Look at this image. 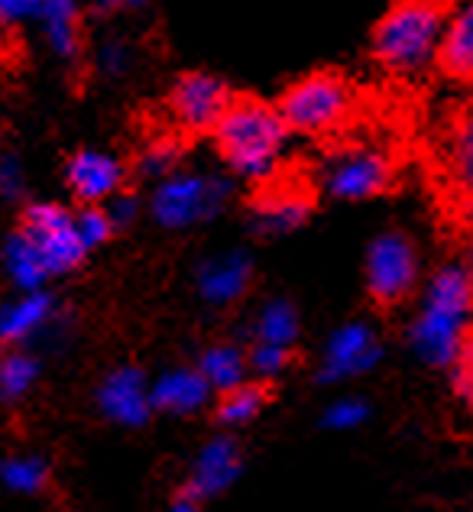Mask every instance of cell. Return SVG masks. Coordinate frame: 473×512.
Returning a JSON list of instances; mask_svg holds the SVG:
<instances>
[{"instance_id":"obj_1","label":"cell","mask_w":473,"mask_h":512,"mask_svg":"<svg viewBox=\"0 0 473 512\" xmlns=\"http://www.w3.org/2000/svg\"><path fill=\"white\" fill-rule=\"evenodd\" d=\"M211 137L227 172L243 182H266L286 156L292 130L276 104L253 94H234Z\"/></svg>"},{"instance_id":"obj_2","label":"cell","mask_w":473,"mask_h":512,"mask_svg":"<svg viewBox=\"0 0 473 512\" xmlns=\"http://www.w3.org/2000/svg\"><path fill=\"white\" fill-rule=\"evenodd\" d=\"M473 325V289L464 263H441L428 276L418 312L409 321V344L418 360L435 370H451Z\"/></svg>"},{"instance_id":"obj_3","label":"cell","mask_w":473,"mask_h":512,"mask_svg":"<svg viewBox=\"0 0 473 512\" xmlns=\"http://www.w3.org/2000/svg\"><path fill=\"white\" fill-rule=\"evenodd\" d=\"M454 0H396L376 23L370 56L396 75H422L435 65L444 20Z\"/></svg>"},{"instance_id":"obj_4","label":"cell","mask_w":473,"mask_h":512,"mask_svg":"<svg viewBox=\"0 0 473 512\" xmlns=\"http://www.w3.org/2000/svg\"><path fill=\"white\" fill-rule=\"evenodd\" d=\"M234 198V182L221 172L179 166L169 175L153 182V195L146 201V211L156 227L169 234H188L195 227H205L221 218L224 208Z\"/></svg>"},{"instance_id":"obj_5","label":"cell","mask_w":473,"mask_h":512,"mask_svg":"<svg viewBox=\"0 0 473 512\" xmlns=\"http://www.w3.org/2000/svg\"><path fill=\"white\" fill-rule=\"evenodd\" d=\"M276 107L292 133L328 137L354 114V88L337 72H312L282 91Z\"/></svg>"},{"instance_id":"obj_6","label":"cell","mask_w":473,"mask_h":512,"mask_svg":"<svg viewBox=\"0 0 473 512\" xmlns=\"http://www.w3.org/2000/svg\"><path fill=\"white\" fill-rule=\"evenodd\" d=\"M363 282L376 308L393 312L402 308L422 286V256L409 234L383 231L370 240L367 263H363Z\"/></svg>"},{"instance_id":"obj_7","label":"cell","mask_w":473,"mask_h":512,"mask_svg":"<svg viewBox=\"0 0 473 512\" xmlns=\"http://www.w3.org/2000/svg\"><path fill=\"white\" fill-rule=\"evenodd\" d=\"M17 227L33 240L52 279L69 276L85 266L88 247L78 237L72 208L59 205V201H26V205H20Z\"/></svg>"},{"instance_id":"obj_8","label":"cell","mask_w":473,"mask_h":512,"mask_svg":"<svg viewBox=\"0 0 473 512\" xmlns=\"http://www.w3.org/2000/svg\"><path fill=\"white\" fill-rule=\"evenodd\" d=\"M396 182V166L376 146H347L321 169V192L337 201H367Z\"/></svg>"},{"instance_id":"obj_9","label":"cell","mask_w":473,"mask_h":512,"mask_svg":"<svg viewBox=\"0 0 473 512\" xmlns=\"http://www.w3.org/2000/svg\"><path fill=\"white\" fill-rule=\"evenodd\" d=\"M234 91L227 88L224 78L211 72H185L172 82L166 94V107L172 120L185 133H211L214 124L231 104Z\"/></svg>"},{"instance_id":"obj_10","label":"cell","mask_w":473,"mask_h":512,"mask_svg":"<svg viewBox=\"0 0 473 512\" xmlns=\"http://www.w3.org/2000/svg\"><path fill=\"white\" fill-rule=\"evenodd\" d=\"M380 360H383V344L376 328L370 321H347L324 344L315 380L321 386L354 380V376L370 373Z\"/></svg>"},{"instance_id":"obj_11","label":"cell","mask_w":473,"mask_h":512,"mask_svg":"<svg viewBox=\"0 0 473 512\" xmlns=\"http://www.w3.org/2000/svg\"><path fill=\"white\" fill-rule=\"evenodd\" d=\"M127 166L124 159L111 150H98V146H85L75 150L62 166V185L78 205H104L114 198L120 188H127Z\"/></svg>"},{"instance_id":"obj_12","label":"cell","mask_w":473,"mask_h":512,"mask_svg":"<svg viewBox=\"0 0 473 512\" xmlns=\"http://www.w3.org/2000/svg\"><path fill=\"white\" fill-rule=\"evenodd\" d=\"M62 328V305L56 295L46 289L13 292L0 302V344L4 347H26L46 334Z\"/></svg>"},{"instance_id":"obj_13","label":"cell","mask_w":473,"mask_h":512,"mask_svg":"<svg viewBox=\"0 0 473 512\" xmlns=\"http://www.w3.org/2000/svg\"><path fill=\"white\" fill-rule=\"evenodd\" d=\"M253 273H256L253 256L243 247H234V250L201 256L195 263L192 282H195L198 299L208 308H218L221 312V308H234L243 295L250 292Z\"/></svg>"},{"instance_id":"obj_14","label":"cell","mask_w":473,"mask_h":512,"mask_svg":"<svg viewBox=\"0 0 473 512\" xmlns=\"http://www.w3.org/2000/svg\"><path fill=\"white\" fill-rule=\"evenodd\" d=\"M94 402H98V412L107 422L124 428H143L153 419L150 380L133 363H124V367H114L107 373L94 389Z\"/></svg>"},{"instance_id":"obj_15","label":"cell","mask_w":473,"mask_h":512,"mask_svg":"<svg viewBox=\"0 0 473 512\" xmlns=\"http://www.w3.org/2000/svg\"><path fill=\"white\" fill-rule=\"evenodd\" d=\"M243 474V451L234 435H218L211 438L205 448L198 451L192 474L185 480V496H192L195 503L214 500L224 490H231Z\"/></svg>"},{"instance_id":"obj_16","label":"cell","mask_w":473,"mask_h":512,"mask_svg":"<svg viewBox=\"0 0 473 512\" xmlns=\"http://www.w3.org/2000/svg\"><path fill=\"white\" fill-rule=\"evenodd\" d=\"M33 26L43 46L59 65H78L85 56L81 0H36Z\"/></svg>"},{"instance_id":"obj_17","label":"cell","mask_w":473,"mask_h":512,"mask_svg":"<svg viewBox=\"0 0 473 512\" xmlns=\"http://www.w3.org/2000/svg\"><path fill=\"white\" fill-rule=\"evenodd\" d=\"M312 214V198L299 188H269L260 192L250 208V231L256 237H286L308 221Z\"/></svg>"},{"instance_id":"obj_18","label":"cell","mask_w":473,"mask_h":512,"mask_svg":"<svg viewBox=\"0 0 473 512\" xmlns=\"http://www.w3.org/2000/svg\"><path fill=\"white\" fill-rule=\"evenodd\" d=\"M435 69L457 85H473V0L451 7L441 30Z\"/></svg>"},{"instance_id":"obj_19","label":"cell","mask_w":473,"mask_h":512,"mask_svg":"<svg viewBox=\"0 0 473 512\" xmlns=\"http://www.w3.org/2000/svg\"><path fill=\"white\" fill-rule=\"evenodd\" d=\"M214 389L208 386L198 367H172L162 370L150 383V402L153 412L166 415H195L211 402Z\"/></svg>"},{"instance_id":"obj_20","label":"cell","mask_w":473,"mask_h":512,"mask_svg":"<svg viewBox=\"0 0 473 512\" xmlns=\"http://www.w3.org/2000/svg\"><path fill=\"white\" fill-rule=\"evenodd\" d=\"M441 166L454 192L473 201V104L457 111L441 137Z\"/></svg>"},{"instance_id":"obj_21","label":"cell","mask_w":473,"mask_h":512,"mask_svg":"<svg viewBox=\"0 0 473 512\" xmlns=\"http://www.w3.org/2000/svg\"><path fill=\"white\" fill-rule=\"evenodd\" d=\"M0 273H4L13 292L46 289L52 282L43 256H39L33 240L26 237L20 227H13V231L4 237V244H0Z\"/></svg>"},{"instance_id":"obj_22","label":"cell","mask_w":473,"mask_h":512,"mask_svg":"<svg viewBox=\"0 0 473 512\" xmlns=\"http://www.w3.org/2000/svg\"><path fill=\"white\" fill-rule=\"evenodd\" d=\"M273 402V383L266 380H243L234 389H224L214 402V419L224 428H243L260 419L263 409Z\"/></svg>"},{"instance_id":"obj_23","label":"cell","mask_w":473,"mask_h":512,"mask_svg":"<svg viewBox=\"0 0 473 512\" xmlns=\"http://www.w3.org/2000/svg\"><path fill=\"white\" fill-rule=\"evenodd\" d=\"M198 373L205 376L214 396L224 389H234L237 383L250 380V363H247V347L237 341H218L208 344L198 357Z\"/></svg>"},{"instance_id":"obj_24","label":"cell","mask_w":473,"mask_h":512,"mask_svg":"<svg viewBox=\"0 0 473 512\" xmlns=\"http://www.w3.org/2000/svg\"><path fill=\"white\" fill-rule=\"evenodd\" d=\"M302 334V318L299 308L286 295H276V299H266L256 312L253 325H250V344H282V347H295Z\"/></svg>"},{"instance_id":"obj_25","label":"cell","mask_w":473,"mask_h":512,"mask_svg":"<svg viewBox=\"0 0 473 512\" xmlns=\"http://www.w3.org/2000/svg\"><path fill=\"white\" fill-rule=\"evenodd\" d=\"M43 373V363L26 347H7L4 360H0V399L7 406H17L26 396L33 393Z\"/></svg>"},{"instance_id":"obj_26","label":"cell","mask_w":473,"mask_h":512,"mask_svg":"<svg viewBox=\"0 0 473 512\" xmlns=\"http://www.w3.org/2000/svg\"><path fill=\"white\" fill-rule=\"evenodd\" d=\"M52 467L39 454H17L0 461V483L10 493H39L49 483Z\"/></svg>"},{"instance_id":"obj_27","label":"cell","mask_w":473,"mask_h":512,"mask_svg":"<svg viewBox=\"0 0 473 512\" xmlns=\"http://www.w3.org/2000/svg\"><path fill=\"white\" fill-rule=\"evenodd\" d=\"M133 65H137V46L124 33L101 36L98 49H94V69H98L101 78H107V82H124V78H130Z\"/></svg>"},{"instance_id":"obj_28","label":"cell","mask_w":473,"mask_h":512,"mask_svg":"<svg viewBox=\"0 0 473 512\" xmlns=\"http://www.w3.org/2000/svg\"><path fill=\"white\" fill-rule=\"evenodd\" d=\"M26 195H30V175H26L23 156L13 146H0V201L20 208L30 201Z\"/></svg>"},{"instance_id":"obj_29","label":"cell","mask_w":473,"mask_h":512,"mask_svg":"<svg viewBox=\"0 0 473 512\" xmlns=\"http://www.w3.org/2000/svg\"><path fill=\"white\" fill-rule=\"evenodd\" d=\"M295 347H282V344H250L247 347V363H250V373L256 380H266L273 383L276 376L286 373L292 363H295Z\"/></svg>"},{"instance_id":"obj_30","label":"cell","mask_w":473,"mask_h":512,"mask_svg":"<svg viewBox=\"0 0 473 512\" xmlns=\"http://www.w3.org/2000/svg\"><path fill=\"white\" fill-rule=\"evenodd\" d=\"M182 166V146L179 140H156L137 156V175L140 179L159 182L162 175H169L172 169Z\"/></svg>"},{"instance_id":"obj_31","label":"cell","mask_w":473,"mask_h":512,"mask_svg":"<svg viewBox=\"0 0 473 512\" xmlns=\"http://www.w3.org/2000/svg\"><path fill=\"white\" fill-rule=\"evenodd\" d=\"M75 227H78V237H81V244L88 247V253L104 247V244H111L114 234H117L111 218H107L104 205H78L75 208Z\"/></svg>"},{"instance_id":"obj_32","label":"cell","mask_w":473,"mask_h":512,"mask_svg":"<svg viewBox=\"0 0 473 512\" xmlns=\"http://www.w3.org/2000/svg\"><path fill=\"white\" fill-rule=\"evenodd\" d=\"M370 402L360 399V396H344L331 402L328 409L321 415V425L324 428H334V431H350V428H360L363 422H370Z\"/></svg>"},{"instance_id":"obj_33","label":"cell","mask_w":473,"mask_h":512,"mask_svg":"<svg viewBox=\"0 0 473 512\" xmlns=\"http://www.w3.org/2000/svg\"><path fill=\"white\" fill-rule=\"evenodd\" d=\"M451 383H454V393L464 399V406L473 412V325L467 331V338L457 350V357L451 363Z\"/></svg>"},{"instance_id":"obj_34","label":"cell","mask_w":473,"mask_h":512,"mask_svg":"<svg viewBox=\"0 0 473 512\" xmlns=\"http://www.w3.org/2000/svg\"><path fill=\"white\" fill-rule=\"evenodd\" d=\"M104 211H107V218H111L114 224V231H130L133 224L140 221V214H143V201L137 192H130V188H120V192L114 198H107L104 201Z\"/></svg>"},{"instance_id":"obj_35","label":"cell","mask_w":473,"mask_h":512,"mask_svg":"<svg viewBox=\"0 0 473 512\" xmlns=\"http://www.w3.org/2000/svg\"><path fill=\"white\" fill-rule=\"evenodd\" d=\"M33 17H36V0H0V33L33 26Z\"/></svg>"},{"instance_id":"obj_36","label":"cell","mask_w":473,"mask_h":512,"mask_svg":"<svg viewBox=\"0 0 473 512\" xmlns=\"http://www.w3.org/2000/svg\"><path fill=\"white\" fill-rule=\"evenodd\" d=\"M153 0H114V13H143Z\"/></svg>"},{"instance_id":"obj_37","label":"cell","mask_w":473,"mask_h":512,"mask_svg":"<svg viewBox=\"0 0 473 512\" xmlns=\"http://www.w3.org/2000/svg\"><path fill=\"white\" fill-rule=\"evenodd\" d=\"M169 512H198V503L192 500V496H185V493H182L179 500L172 503V509H169Z\"/></svg>"},{"instance_id":"obj_38","label":"cell","mask_w":473,"mask_h":512,"mask_svg":"<svg viewBox=\"0 0 473 512\" xmlns=\"http://www.w3.org/2000/svg\"><path fill=\"white\" fill-rule=\"evenodd\" d=\"M88 4H91L94 10L107 13V17H111V13H114V0H88Z\"/></svg>"},{"instance_id":"obj_39","label":"cell","mask_w":473,"mask_h":512,"mask_svg":"<svg viewBox=\"0 0 473 512\" xmlns=\"http://www.w3.org/2000/svg\"><path fill=\"white\" fill-rule=\"evenodd\" d=\"M464 269H467V279H470V289H473V244L467 247V256H464Z\"/></svg>"},{"instance_id":"obj_40","label":"cell","mask_w":473,"mask_h":512,"mask_svg":"<svg viewBox=\"0 0 473 512\" xmlns=\"http://www.w3.org/2000/svg\"><path fill=\"white\" fill-rule=\"evenodd\" d=\"M4 350H7V347H4V344H0V360H4Z\"/></svg>"}]
</instances>
